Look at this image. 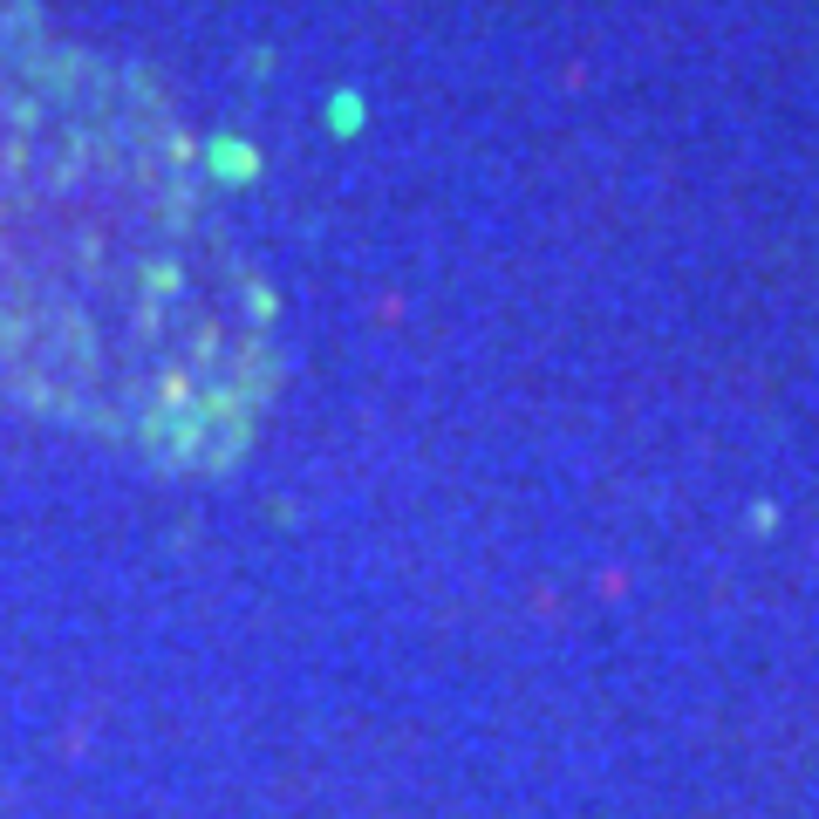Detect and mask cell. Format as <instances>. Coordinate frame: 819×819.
<instances>
[{"label":"cell","instance_id":"1","mask_svg":"<svg viewBox=\"0 0 819 819\" xmlns=\"http://www.w3.org/2000/svg\"><path fill=\"white\" fill-rule=\"evenodd\" d=\"M0 369L55 417L212 465L273 390L267 294L178 123L0 0Z\"/></svg>","mask_w":819,"mask_h":819}]
</instances>
